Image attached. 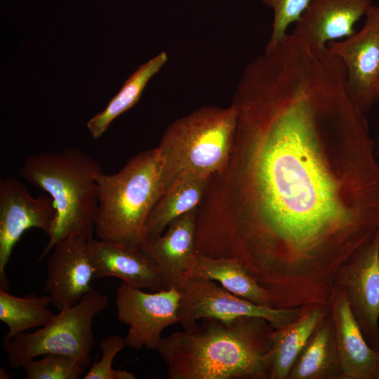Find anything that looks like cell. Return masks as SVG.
<instances>
[{
  "instance_id": "obj_1",
  "label": "cell",
  "mask_w": 379,
  "mask_h": 379,
  "mask_svg": "<svg viewBox=\"0 0 379 379\" xmlns=\"http://www.w3.org/2000/svg\"><path fill=\"white\" fill-rule=\"evenodd\" d=\"M343 61L286 40L245 68L225 167L198 206L195 250L241 262L276 308L328 305L379 230V164Z\"/></svg>"
},
{
  "instance_id": "obj_2",
  "label": "cell",
  "mask_w": 379,
  "mask_h": 379,
  "mask_svg": "<svg viewBox=\"0 0 379 379\" xmlns=\"http://www.w3.org/2000/svg\"><path fill=\"white\" fill-rule=\"evenodd\" d=\"M274 329L257 317L203 318L162 338L157 350L169 379H270Z\"/></svg>"
},
{
  "instance_id": "obj_3",
  "label": "cell",
  "mask_w": 379,
  "mask_h": 379,
  "mask_svg": "<svg viewBox=\"0 0 379 379\" xmlns=\"http://www.w3.org/2000/svg\"><path fill=\"white\" fill-rule=\"evenodd\" d=\"M102 173L98 161L74 147L44 152L25 159L19 176L47 192L57 210L49 241L39 261L62 238L69 235L93 237L98 204L97 180Z\"/></svg>"
},
{
  "instance_id": "obj_4",
  "label": "cell",
  "mask_w": 379,
  "mask_h": 379,
  "mask_svg": "<svg viewBox=\"0 0 379 379\" xmlns=\"http://www.w3.org/2000/svg\"><path fill=\"white\" fill-rule=\"evenodd\" d=\"M97 183V237L140 248L145 243L146 221L164 194L158 147L133 156L117 173H102Z\"/></svg>"
},
{
  "instance_id": "obj_5",
  "label": "cell",
  "mask_w": 379,
  "mask_h": 379,
  "mask_svg": "<svg viewBox=\"0 0 379 379\" xmlns=\"http://www.w3.org/2000/svg\"><path fill=\"white\" fill-rule=\"evenodd\" d=\"M237 119V109L232 104L227 107L203 106L166 128L157 146L164 193L185 173L210 178L225 167Z\"/></svg>"
},
{
  "instance_id": "obj_6",
  "label": "cell",
  "mask_w": 379,
  "mask_h": 379,
  "mask_svg": "<svg viewBox=\"0 0 379 379\" xmlns=\"http://www.w3.org/2000/svg\"><path fill=\"white\" fill-rule=\"evenodd\" d=\"M109 305L107 296L93 290L77 304L60 310L41 328L3 340L10 366L23 367L36 357L60 354L73 357L88 367L95 343L93 319Z\"/></svg>"
},
{
  "instance_id": "obj_7",
  "label": "cell",
  "mask_w": 379,
  "mask_h": 379,
  "mask_svg": "<svg viewBox=\"0 0 379 379\" xmlns=\"http://www.w3.org/2000/svg\"><path fill=\"white\" fill-rule=\"evenodd\" d=\"M179 291L178 315L185 330L193 328L203 318L232 319L244 316L263 318L278 329L297 319L304 308L258 305L233 294L215 281L192 277L183 281Z\"/></svg>"
},
{
  "instance_id": "obj_8",
  "label": "cell",
  "mask_w": 379,
  "mask_h": 379,
  "mask_svg": "<svg viewBox=\"0 0 379 379\" xmlns=\"http://www.w3.org/2000/svg\"><path fill=\"white\" fill-rule=\"evenodd\" d=\"M57 216L55 204L48 194L33 197L18 178L0 179V288L9 292L6 267L13 249L24 232L37 228L48 237Z\"/></svg>"
},
{
  "instance_id": "obj_9",
  "label": "cell",
  "mask_w": 379,
  "mask_h": 379,
  "mask_svg": "<svg viewBox=\"0 0 379 379\" xmlns=\"http://www.w3.org/2000/svg\"><path fill=\"white\" fill-rule=\"evenodd\" d=\"M365 17L359 32L327 44L345 65L349 98L364 114L377 103L379 92V6L373 5Z\"/></svg>"
},
{
  "instance_id": "obj_10",
  "label": "cell",
  "mask_w": 379,
  "mask_h": 379,
  "mask_svg": "<svg viewBox=\"0 0 379 379\" xmlns=\"http://www.w3.org/2000/svg\"><path fill=\"white\" fill-rule=\"evenodd\" d=\"M180 295L174 287L147 293L122 282L117 291L115 305L118 320L129 326L124 338L126 345L136 350L144 346L157 350L163 330L179 323Z\"/></svg>"
},
{
  "instance_id": "obj_11",
  "label": "cell",
  "mask_w": 379,
  "mask_h": 379,
  "mask_svg": "<svg viewBox=\"0 0 379 379\" xmlns=\"http://www.w3.org/2000/svg\"><path fill=\"white\" fill-rule=\"evenodd\" d=\"M335 285L344 289L352 312L371 345L379 336V230L342 265Z\"/></svg>"
},
{
  "instance_id": "obj_12",
  "label": "cell",
  "mask_w": 379,
  "mask_h": 379,
  "mask_svg": "<svg viewBox=\"0 0 379 379\" xmlns=\"http://www.w3.org/2000/svg\"><path fill=\"white\" fill-rule=\"evenodd\" d=\"M84 237L69 235L58 240L46 263L44 291L59 311L79 302L93 291L94 270Z\"/></svg>"
},
{
  "instance_id": "obj_13",
  "label": "cell",
  "mask_w": 379,
  "mask_h": 379,
  "mask_svg": "<svg viewBox=\"0 0 379 379\" xmlns=\"http://www.w3.org/2000/svg\"><path fill=\"white\" fill-rule=\"evenodd\" d=\"M328 307L343 379H379V352L366 341L340 286H334Z\"/></svg>"
},
{
  "instance_id": "obj_14",
  "label": "cell",
  "mask_w": 379,
  "mask_h": 379,
  "mask_svg": "<svg viewBox=\"0 0 379 379\" xmlns=\"http://www.w3.org/2000/svg\"><path fill=\"white\" fill-rule=\"evenodd\" d=\"M373 6L372 0H312L291 34L317 50L357 31L356 22Z\"/></svg>"
},
{
  "instance_id": "obj_15",
  "label": "cell",
  "mask_w": 379,
  "mask_h": 379,
  "mask_svg": "<svg viewBox=\"0 0 379 379\" xmlns=\"http://www.w3.org/2000/svg\"><path fill=\"white\" fill-rule=\"evenodd\" d=\"M197 209L172 221L160 237L141 247L157 267L166 289L174 287L179 291L190 277L197 256Z\"/></svg>"
},
{
  "instance_id": "obj_16",
  "label": "cell",
  "mask_w": 379,
  "mask_h": 379,
  "mask_svg": "<svg viewBox=\"0 0 379 379\" xmlns=\"http://www.w3.org/2000/svg\"><path fill=\"white\" fill-rule=\"evenodd\" d=\"M88 253L94 279L117 277L136 288L166 290L157 267L141 248H130L92 237L88 241Z\"/></svg>"
},
{
  "instance_id": "obj_17",
  "label": "cell",
  "mask_w": 379,
  "mask_h": 379,
  "mask_svg": "<svg viewBox=\"0 0 379 379\" xmlns=\"http://www.w3.org/2000/svg\"><path fill=\"white\" fill-rule=\"evenodd\" d=\"M288 379H343L331 311L317 325L298 355Z\"/></svg>"
},
{
  "instance_id": "obj_18",
  "label": "cell",
  "mask_w": 379,
  "mask_h": 379,
  "mask_svg": "<svg viewBox=\"0 0 379 379\" xmlns=\"http://www.w3.org/2000/svg\"><path fill=\"white\" fill-rule=\"evenodd\" d=\"M330 312L328 305L304 306L300 317L270 334V379H288L290 370L319 322Z\"/></svg>"
},
{
  "instance_id": "obj_19",
  "label": "cell",
  "mask_w": 379,
  "mask_h": 379,
  "mask_svg": "<svg viewBox=\"0 0 379 379\" xmlns=\"http://www.w3.org/2000/svg\"><path fill=\"white\" fill-rule=\"evenodd\" d=\"M209 178L185 173L164 193L151 211L145 224V242L160 237L168 225L197 208L200 204Z\"/></svg>"
},
{
  "instance_id": "obj_20",
  "label": "cell",
  "mask_w": 379,
  "mask_h": 379,
  "mask_svg": "<svg viewBox=\"0 0 379 379\" xmlns=\"http://www.w3.org/2000/svg\"><path fill=\"white\" fill-rule=\"evenodd\" d=\"M190 277L218 281L237 296L258 305L273 307L269 291L234 259L213 258L197 254Z\"/></svg>"
},
{
  "instance_id": "obj_21",
  "label": "cell",
  "mask_w": 379,
  "mask_h": 379,
  "mask_svg": "<svg viewBox=\"0 0 379 379\" xmlns=\"http://www.w3.org/2000/svg\"><path fill=\"white\" fill-rule=\"evenodd\" d=\"M167 60V53L161 52L140 65L124 81L119 91L111 99L105 109L88 121L87 127L93 139L99 138L114 119L138 102L147 82Z\"/></svg>"
},
{
  "instance_id": "obj_22",
  "label": "cell",
  "mask_w": 379,
  "mask_h": 379,
  "mask_svg": "<svg viewBox=\"0 0 379 379\" xmlns=\"http://www.w3.org/2000/svg\"><path fill=\"white\" fill-rule=\"evenodd\" d=\"M48 294L18 297L0 288V321L8 327L3 340H9L25 331L43 327L55 316L48 306Z\"/></svg>"
},
{
  "instance_id": "obj_23",
  "label": "cell",
  "mask_w": 379,
  "mask_h": 379,
  "mask_svg": "<svg viewBox=\"0 0 379 379\" xmlns=\"http://www.w3.org/2000/svg\"><path fill=\"white\" fill-rule=\"evenodd\" d=\"M22 368L27 379H78L87 367L73 357L48 354L41 359L29 361Z\"/></svg>"
},
{
  "instance_id": "obj_24",
  "label": "cell",
  "mask_w": 379,
  "mask_h": 379,
  "mask_svg": "<svg viewBox=\"0 0 379 379\" xmlns=\"http://www.w3.org/2000/svg\"><path fill=\"white\" fill-rule=\"evenodd\" d=\"M261 1L274 12L272 33L265 48L271 50L286 36L288 26L300 20L312 0Z\"/></svg>"
},
{
  "instance_id": "obj_25",
  "label": "cell",
  "mask_w": 379,
  "mask_h": 379,
  "mask_svg": "<svg viewBox=\"0 0 379 379\" xmlns=\"http://www.w3.org/2000/svg\"><path fill=\"white\" fill-rule=\"evenodd\" d=\"M126 346L125 338L110 335L100 343L101 359L95 361L84 379H135L136 375L128 371L114 369L112 361L117 354Z\"/></svg>"
},
{
  "instance_id": "obj_26",
  "label": "cell",
  "mask_w": 379,
  "mask_h": 379,
  "mask_svg": "<svg viewBox=\"0 0 379 379\" xmlns=\"http://www.w3.org/2000/svg\"><path fill=\"white\" fill-rule=\"evenodd\" d=\"M377 102H379V92H378ZM373 140H374L375 153L378 162L379 164V124L378 126L377 133L375 138H373Z\"/></svg>"
},
{
  "instance_id": "obj_27",
  "label": "cell",
  "mask_w": 379,
  "mask_h": 379,
  "mask_svg": "<svg viewBox=\"0 0 379 379\" xmlns=\"http://www.w3.org/2000/svg\"><path fill=\"white\" fill-rule=\"evenodd\" d=\"M370 345L375 350L379 352V336Z\"/></svg>"
},
{
  "instance_id": "obj_28",
  "label": "cell",
  "mask_w": 379,
  "mask_h": 379,
  "mask_svg": "<svg viewBox=\"0 0 379 379\" xmlns=\"http://www.w3.org/2000/svg\"><path fill=\"white\" fill-rule=\"evenodd\" d=\"M9 374L6 372V370L1 368L0 370V378L1 379H6L9 378Z\"/></svg>"
}]
</instances>
